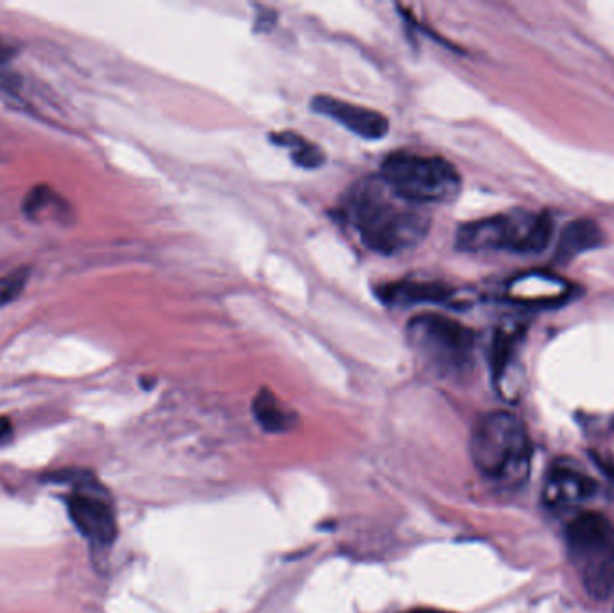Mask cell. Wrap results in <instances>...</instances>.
Masks as SVG:
<instances>
[{"label": "cell", "mask_w": 614, "mask_h": 613, "mask_svg": "<svg viewBox=\"0 0 614 613\" xmlns=\"http://www.w3.org/2000/svg\"><path fill=\"white\" fill-rule=\"evenodd\" d=\"M340 215L371 251L383 256L411 251L430 232V218L399 199L381 175L352 185Z\"/></svg>", "instance_id": "1"}, {"label": "cell", "mask_w": 614, "mask_h": 613, "mask_svg": "<svg viewBox=\"0 0 614 613\" xmlns=\"http://www.w3.org/2000/svg\"><path fill=\"white\" fill-rule=\"evenodd\" d=\"M471 457L478 471L496 484H523L530 473L532 448L523 421L510 412H489L474 424Z\"/></svg>", "instance_id": "2"}, {"label": "cell", "mask_w": 614, "mask_h": 613, "mask_svg": "<svg viewBox=\"0 0 614 613\" xmlns=\"http://www.w3.org/2000/svg\"><path fill=\"white\" fill-rule=\"evenodd\" d=\"M566 551L586 592L597 601L614 593V526L604 515L585 513L564 532Z\"/></svg>", "instance_id": "3"}, {"label": "cell", "mask_w": 614, "mask_h": 613, "mask_svg": "<svg viewBox=\"0 0 614 613\" xmlns=\"http://www.w3.org/2000/svg\"><path fill=\"white\" fill-rule=\"evenodd\" d=\"M554 220L546 213L514 211L463 224L457 232V249L463 252H518L535 254L549 247Z\"/></svg>", "instance_id": "4"}, {"label": "cell", "mask_w": 614, "mask_h": 613, "mask_svg": "<svg viewBox=\"0 0 614 613\" xmlns=\"http://www.w3.org/2000/svg\"><path fill=\"white\" fill-rule=\"evenodd\" d=\"M381 177L392 191L411 205L447 204L462 190V177L442 157L394 154L381 166Z\"/></svg>", "instance_id": "5"}, {"label": "cell", "mask_w": 614, "mask_h": 613, "mask_svg": "<svg viewBox=\"0 0 614 613\" xmlns=\"http://www.w3.org/2000/svg\"><path fill=\"white\" fill-rule=\"evenodd\" d=\"M408 342L428 368L442 376H463L474 363V333L455 318L426 313L411 318Z\"/></svg>", "instance_id": "6"}, {"label": "cell", "mask_w": 614, "mask_h": 613, "mask_svg": "<svg viewBox=\"0 0 614 613\" xmlns=\"http://www.w3.org/2000/svg\"><path fill=\"white\" fill-rule=\"evenodd\" d=\"M69 482L74 484L71 495L65 496L69 518L94 551H108L118 538V518L110 496L88 473H77V479L69 473Z\"/></svg>", "instance_id": "7"}, {"label": "cell", "mask_w": 614, "mask_h": 613, "mask_svg": "<svg viewBox=\"0 0 614 613\" xmlns=\"http://www.w3.org/2000/svg\"><path fill=\"white\" fill-rule=\"evenodd\" d=\"M311 107L315 112L333 119L344 129L366 141H380L386 137V133L390 130V123L383 113L354 103L344 101L340 97L316 96Z\"/></svg>", "instance_id": "8"}, {"label": "cell", "mask_w": 614, "mask_h": 613, "mask_svg": "<svg viewBox=\"0 0 614 613\" xmlns=\"http://www.w3.org/2000/svg\"><path fill=\"white\" fill-rule=\"evenodd\" d=\"M523 344V332L518 327H503L496 333L493 342V378L503 398L516 399L523 387V368L519 351Z\"/></svg>", "instance_id": "9"}, {"label": "cell", "mask_w": 614, "mask_h": 613, "mask_svg": "<svg viewBox=\"0 0 614 613\" xmlns=\"http://www.w3.org/2000/svg\"><path fill=\"white\" fill-rule=\"evenodd\" d=\"M597 490V482L585 471L558 465L546 477L543 498L550 507H575L591 501Z\"/></svg>", "instance_id": "10"}, {"label": "cell", "mask_w": 614, "mask_h": 613, "mask_svg": "<svg viewBox=\"0 0 614 613\" xmlns=\"http://www.w3.org/2000/svg\"><path fill=\"white\" fill-rule=\"evenodd\" d=\"M508 296L516 304L546 306V304H558V301L566 299L569 296V287H566L558 277L527 274L508 285Z\"/></svg>", "instance_id": "11"}, {"label": "cell", "mask_w": 614, "mask_h": 613, "mask_svg": "<svg viewBox=\"0 0 614 613\" xmlns=\"http://www.w3.org/2000/svg\"><path fill=\"white\" fill-rule=\"evenodd\" d=\"M604 230L600 229L597 221L588 220V218L569 221L558 236L555 260L558 263H568V261L579 257L580 254L604 245Z\"/></svg>", "instance_id": "12"}, {"label": "cell", "mask_w": 614, "mask_h": 613, "mask_svg": "<svg viewBox=\"0 0 614 613\" xmlns=\"http://www.w3.org/2000/svg\"><path fill=\"white\" fill-rule=\"evenodd\" d=\"M380 297L394 306H411L424 302H444L452 299L453 290L442 283L399 281L381 287Z\"/></svg>", "instance_id": "13"}, {"label": "cell", "mask_w": 614, "mask_h": 613, "mask_svg": "<svg viewBox=\"0 0 614 613\" xmlns=\"http://www.w3.org/2000/svg\"><path fill=\"white\" fill-rule=\"evenodd\" d=\"M22 209L26 218L35 221L52 220L49 209L55 211L60 218L69 216V205L65 200L55 193L49 185H36L35 190H31Z\"/></svg>", "instance_id": "14"}, {"label": "cell", "mask_w": 614, "mask_h": 613, "mask_svg": "<svg viewBox=\"0 0 614 613\" xmlns=\"http://www.w3.org/2000/svg\"><path fill=\"white\" fill-rule=\"evenodd\" d=\"M254 416L261 426L268 432H286L294 423V416L279 404V399L275 398L268 388H263L255 396Z\"/></svg>", "instance_id": "15"}, {"label": "cell", "mask_w": 614, "mask_h": 613, "mask_svg": "<svg viewBox=\"0 0 614 613\" xmlns=\"http://www.w3.org/2000/svg\"><path fill=\"white\" fill-rule=\"evenodd\" d=\"M272 141H274L277 146H282V148L288 149L291 160H293L299 168L316 169L321 168L322 164L325 163L324 152H322L315 143H311V141L302 137L299 133H275V135H272Z\"/></svg>", "instance_id": "16"}, {"label": "cell", "mask_w": 614, "mask_h": 613, "mask_svg": "<svg viewBox=\"0 0 614 613\" xmlns=\"http://www.w3.org/2000/svg\"><path fill=\"white\" fill-rule=\"evenodd\" d=\"M29 268H19L8 276L0 277V308L10 306L26 290Z\"/></svg>", "instance_id": "17"}, {"label": "cell", "mask_w": 614, "mask_h": 613, "mask_svg": "<svg viewBox=\"0 0 614 613\" xmlns=\"http://www.w3.org/2000/svg\"><path fill=\"white\" fill-rule=\"evenodd\" d=\"M11 57H13V49L10 46H5L4 41H0V65L10 62Z\"/></svg>", "instance_id": "18"}, {"label": "cell", "mask_w": 614, "mask_h": 613, "mask_svg": "<svg viewBox=\"0 0 614 613\" xmlns=\"http://www.w3.org/2000/svg\"><path fill=\"white\" fill-rule=\"evenodd\" d=\"M8 432H10V424H8V421L0 420V440H2Z\"/></svg>", "instance_id": "19"}, {"label": "cell", "mask_w": 614, "mask_h": 613, "mask_svg": "<svg viewBox=\"0 0 614 613\" xmlns=\"http://www.w3.org/2000/svg\"><path fill=\"white\" fill-rule=\"evenodd\" d=\"M408 613H447V612H441V610H413V612H408Z\"/></svg>", "instance_id": "20"}]
</instances>
